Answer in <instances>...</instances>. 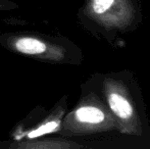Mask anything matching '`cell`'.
I'll use <instances>...</instances> for the list:
<instances>
[{
	"label": "cell",
	"mask_w": 150,
	"mask_h": 149,
	"mask_svg": "<svg viewBox=\"0 0 150 149\" xmlns=\"http://www.w3.org/2000/svg\"><path fill=\"white\" fill-rule=\"evenodd\" d=\"M76 117L82 123L98 124L104 119V114L100 109L92 106H84L77 110Z\"/></svg>",
	"instance_id": "3957f363"
},
{
	"label": "cell",
	"mask_w": 150,
	"mask_h": 149,
	"mask_svg": "<svg viewBox=\"0 0 150 149\" xmlns=\"http://www.w3.org/2000/svg\"><path fill=\"white\" fill-rule=\"evenodd\" d=\"M108 102L110 108L117 117H122V119H127L132 114L133 109L131 104L129 103L128 100H126L119 94H110L108 97Z\"/></svg>",
	"instance_id": "7a4b0ae2"
},
{
	"label": "cell",
	"mask_w": 150,
	"mask_h": 149,
	"mask_svg": "<svg viewBox=\"0 0 150 149\" xmlns=\"http://www.w3.org/2000/svg\"><path fill=\"white\" fill-rule=\"evenodd\" d=\"M14 48L18 52L28 55H39L46 51L47 47L43 41L33 37H21L14 42Z\"/></svg>",
	"instance_id": "6da1fadb"
},
{
	"label": "cell",
	"mask_w": 150,
	"mask_h": 149,
	"mask_svg": "<svg viewBox=\"0 0 150 149\" xmlns=\"http://www.w3.org/2000/svg\"><path fill=\"white\" fill-rule=\"evenodd\" d=\"M57 126H58L57 121H50V123H47L42 126V127L38 128L36 131H33L32 133H30L29 134V137H37V136L42 135V134L51 133V132H53L57 128Z\"/></svg>",
	"instance_id": "277c9868"
},
{
	"label": "cell",
	"mask_w": 150,
	"mask_h": 149,
	"mask_svg": "<svg viewBox=\"0 0 150 149\" xmlns=\"http://www.w3.org/2000/svg\"><path fill=\"white\" fill-rule=\"evenodd\" d=\"M115 0H94L93 2V10L96 13H103L111 5Z\"/></svg>",
	"instance_id": "5b68a950"
}]
</instances>
